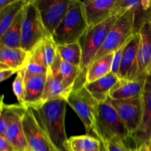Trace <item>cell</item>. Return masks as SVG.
I'll use <instances>...</instances> for the list:
<instances>
[{
    "instance_id": "cell-30",
    "label": "cell",
    "mask_w": 151,
    "mask_h": 151,
    "mask_svg": "<svg viewBox=\"0 0 151 151\" xmlns=\"http://www.w3.org/2000/svg\"><path fill=\"white\" fill-rule=\"evenodd\" d=\"M104 142L107 147L108 151H132L133 150V147L127 145L126 142L124 140L111 139Z\"/></svg>"
},
{
    "instance_id": "cell-17",
    "label": "cell",
    "mask_w": 151,
    "mask_h": 151,
    "mask_svg": "<svg viewBox=\"0 0 151 151\" xmlns=\"http://www.w3.org/2000/svg\"><path fill=\"white\" fill-rule=\"evenodd\" d=\"M47 78V75H29L25 72V107L35 109L42 104Z\"/></svg>"
},
{
    "instance_id": "cell-28",
    "label": "cell",
    "mask_w": 151,
    "mask_h": 151,
    "mask_svg": "<svg viewBox=\"0 0 151 151\" xmlns=\"http://www.w3.org/2000/svg\"><path fill=\"white\" fill-rule=\"evenodd\" d=\"M13 90L19 102V104L24 106L25 91H26L24 68L17 72V75L13 83Z\"/></svg>"
},
{
    "instance_id": "cell-36",
    "label": "cell",
    "mask_w": 151,
    "mask_h": 151,
    "mask_svg": "<svg viewBox=\"0 0 151 151\" xmlns=\"http://www.w3.org/2000/svg\"><path fill=\"white\" fill-rule=\"evenodd\" d=\"M99 151H108L107 147H106V143H105V142L103 141V140H100Z\"/></svg>"
},
{
    "instance_id": "cell-43",
    "label": "cell",
    "mask_w": 151,
    "mask_h": 151,
    "mask_svg": "<svg viewBox=\"0 0 151 151\" xmlns=\"http://www.w3.org/2000/svg\"><path fill=\"white\" fill-rule=\"evenodd\" d=\"M150 1H151V0H150Z\"/></svg>"
},
{
    "instance_id": "cell-5",
    "label": "cell",
    "mask_w": 151,
    "mask_h": 151,
    "mask_svg": "<svg viewBox=\"0 0 151 151\" xmlns=\"http://www.w3.org/2000/svg\"><path fill=\"white\" fill-rule=\"evenodd\" d=\"M120 16L114 15L95 26L89 27L81 38L79 41L82 50L81 68L85 75L87 69L103 47L109 32Z\"/></svg>"
},
{
    "instance_id": "cell-41",
    "label": "cell",
    "mask_w": 151,
    "mask_h": 151,
    "mask_svg": "<svg viewBox=\"0 0 151 151\" xmlns=\"http://www.w3.org/2000/svg\"><path fill=\"white\" fill-rule=\"evenodd\" d=\"M150 22H151V19H150Z\"/></svg>"
},
{
    "instance_id": "cell-14",
    "label": "cell",
    "mask_w": 151,
    "mask_h": 151,
    "mask_svg": "<svg viewBox=\"0 0 151 151\" xmlns=\"http://www.w3.org/2000/svg\"><path fill=\"white\" fill-rule=\"evenodd\" d=\"M82 1L88 27L95 26L114 16L113 10L116 0H86Z\"/></svg>"
},
{
    "instance_id": "cell-23",
    "label": "cell",
    "mask_w": 151,
    "mask_h": 151,
    "mask_svg": "<svg viewBox=\"0 0 151 151\" xmlns=\"http://www.w3.org/2000/svg\"><path fill=\"white\" fill-rule=\"evenodd\" d=\"M114 53L107 55L94 60L87 69L86 72L85 83L94 82L100 78H103L111 72Z\"/></svg>"
},
{
    "instance_id": "cell-9",
    "label": "cell",
    "mask_w": 151,
    "mask_h": 151,
    "mask_svg": "<svg viewBox=\"0 0 151 151\" xmlns=\"http://www.w3.org/2000/svg\"><path fill=\"white\" fill-rule=\"evenodd\" d=\"M22 125L28 147L31 151H59L37 120L30 108H27L24 115Z\"/></svg>"
},
{
    "instance_id": "cell-26",
    "label": "cell",
    "mask_w": 151,
    "mask_h": 151,
    "mask_svg": "<svg viewBox=\"0 0 151 151\" xmlns=\"http://www.w3.org/2000/svg\"><path fill=\"white\" fill-rule=\"evenodd\" d=\"M58 53L62 60L81 67L82 62V50L79 42L57 46Z\"/></svg>"
},
{
    "instance_id": "cell-29",
    "label": "cell",
    "mask_w": 151,
    "mask_h": 151,
    "mask_svg": "<svg viewBox=\"0 0 151 151\" xmlns=\"http://www.w3.org/2000/svg\"><path fill=\"white\" fill-rule=\"evenodd\" d=\"M25 72L29 75H47L49 70L41 63L32 57L30 54L29 60L24 67Z\"/></svg>"
},
{
    "instance_id": "cell-12",
    "label": "cell",
    "mask_w": 151,
    "mask_h": 151,
    "mask_svg": "<svg viewBox=\"0 0 151 151\" xmlns=\"http://www.w3.org/2000/svg\"><path fill=\"white\" fill-rule=\"evenodd\" d=\"M140 37L138 32L131 38L122 55L118 78L122 80L139 79L138 50Z\"/></svg>"
},
{
    "instance_id": "cell-11",
    "label": "cell",
    "mask_w": 151,
    "mask_h": 151,
    "mask_svg": "<svg viewBox=\"0 0 151 151\" xmlns=\"http://www.w3.org/2000/svg\"><path fill=\"white\" fill-rule=\"evenodd\" d=\"M110 101L132 137L138 131L142 122L144 114L142 96L129 100H113L110 99Z\"/></svg>"
},
{
    "instance_id": "cell-10",
    "label": "cell",
    "mask_w": 151,
    "mask_h": 151,
    "mask_svg": "<svg viewBox=\"0 0 151 151\" xmlns=\"http://www.w3.org/2000/svg\"><path fill=\"white\" fill-rule=\"evenodd\" d=\"M73 0H35L46 30L50 36L67 13Z\"/></svg>"
},
{
    "instance_id": "cell-6",
    "label": "cell",
    "mask_w": 151,
    "mask_h": 151,
    "mask_svg": "<svg viewBox=\"0 0 151 151\" xmlns=\"http://www.w3.org/2000/svg\"><path fill=\"white\" fill-rule=\"evenodd\" d=\"M137 32L135 11L128 10L119 18L111 28L103 47L95 56L94 60H98L107 55L114 53V52L122 46L129 42Z\"/></svg>"
},
{
    "instance_id": "cell-39",
    "label": "cell",
    "mask_w": 151,
    "mask_h": 151,
    "mask_svg": "<svg viewBox=\"0 0 151 151\" xmlns=\"http://www.w3.org/2000/svg\"><path fill=\"white\" fill-rule=\"evenodd\" d=\"M147 151H149V150H148V148H147Z\"/></svg>"
},
{
    "instance_id": "cell-8",
    "label": "cell",
    "mask_w": 151,
    "mask_h": 151,
    "mask_svg": "<svg viewBox=\"0 0 151 151\" xmlns=\"http://www.w3.org/2000/svg\"><path fill=\"white\" fill-rule=\"evenodd\" d=\"M97 127L103 141L119 139L126 141L131 135L118 114L117 111L108 99L106 102L99 104Z\"/></svg>"
},
{
    "instance_id": "cell-40",
    "label": "cell",
    "mask_w": 151,
    "mask_h": 151,
    "mask_svg": "<svg viewBox=\"0 0 151 151\" xmlns=\"http://www.w3.org/2000/svg\"><path fill=\"white\" fill-rule=\"evenodd\" d=\"M96 151H99V150H96Z\"/></svg>"
},
{
    "instance_id": "cell-4",
    "label": "cell",
    "mask_w": 151,
    "mask_h": 151,
    "mask_svg": "<svg viewBox=\"0 0 151 151\" xmlns=\"http://www.w3.org/2000/svg\"><path fill=\"white\" fill-rule=\"evenodd\" d=\"M67 104L78 114L86 129V134L100 141L101 135L97 127L100 103L88 93L83 85L74 88L66 99Z\"/></svg>"
},
{
    "instance_id": "cell-24",
    "label": "cell",
    "mask_w": 151,
    "mask_h": 151,
    "mask_svg": "<svg viewBox=\"0 0 151 151\" xmlns=\"http://www.w3.org/2000/svg\"><path fill=\"white\" fill-rule=\"evenodd\" d=\"M27 2V0H16L14 3L0 10V36L4 35Z\"/></svg>"
},
{
    "instance_id": "cell-34",
    "label": "cell",
    "mask_w": 151,
    "mask_h": 151,
    "mask_svg": "<svg viewBox=\"0 0 151 151\" xmlns=\"http://www.w3.org/2000/svg\"><path fill=\"white\" fill-rule=\"evenodd\" d=\"M16 0H0V10L15 2Z\"/></svg>"
},
{
    "instance_id": "cell-35",
    "label": "cell",
    "mask_w": 151,
    "mask_h": 151,
    "mask_svg": "<svg viewBox=\"0 0 151 151\" xmlns=\"http://www.w3.org/2000/svg\"><path fill=\"white\" fill-rule=\"evenodd\" d=\"M132 151H147V143H143V144L136 145L133 147Z\"/></svg>"
},
{
    "instance_id": "cell-38",
    "label": "cell",
    "mask_w": 151,
    "mask_h": 151,
    "mask_svg": "<svg viewBox=\"0 0 151 151\" xmlns=\"http://www.w3.org/2000/svg\"><path fill=\"white\" fill-rule=\"evenodd\" d=\"M147 76H151V66H150V69H149L148 72H147Z\"/></svg>"
},
{
    "instance_id": "cell-42",
    "label": "cell",
    "mask_w": 151,
    "mask_h": 151,
    "mask_svg": "<svg viewBox=\"0 0 151 151\" xmlns=\"http://www.w3.org/2000/svg\"><path fill=\"white\" fill-rule=\"evenodd\" d=\"M29 151H31V150H29Z\"/></svg>"
},
{
    "instance_id": "cell-32",
    "label": "cell",
    "mask_w": 151,
    "mask_h": 151,
    "mask_svg": "<svg viewBox=\"0 0 151 151\" xmlns=\"http://www.w3.org/2000/svg\"><path fill=\"white\" fill-rule=\"evenodd\" d=\"M0 151H19L7 139L0 135Z\"/></svg>"
},
{
    "instance_id": "cell-18",
    "label": "cell",
    "mask_w": 151,
    "mask_h": 151,
    "mask_svg": "<svg viewBox=\"0 0 151 151\" xmlns=\"http://www.w3.org/2000/svg\"><path fill=\"white\" fill-rule=\"evenodd\" d=\"M146 78H139L133 81L119 79L111 91L109 98L113 100H119L141 97L144 91Z\"/></svg>"
},
{
    "instance_id": "cell-33",
    "label": "cell",
    "mask_w": 151,
    "mask_h": 151,
    "mask_svg": "<svg viewBox=\"0 0 151 151\" xmlns=\"http://www.w3.org/2000/svg\"><path fill=\"white\" fill-rule=\"evenodd\" d=\"M17 71L14 70L12 69H1L0 70V81L3 82L5 80L10 78L13 74L17 73Z\"/></svg>"
},
{
    "instance_id": "cell-3",
    "label": "cell",
    "mask_w": 151,
    "mask_h": 151,
    "mask_svg": "<svg viewBox=\"0 0 151 151\" xmlns=\"http://www.w3.org/2000/svg\"><path fill=\"white\" fill-rule=\"evenodd\" d=\"M88 28L83 1L73 0L66 14L51 37L57 46L74 44L79 42Z\"/></svg>"
},
{
    "instance_id": "cell-21",
    "label": "cell",
    "mask_w": 151,
    "mask_h": 151,
    "mask_svg": "<svg viewBox=\"0 0 151 151\" xmlns=\"http://www.w3.org/2000/svg\"><path fill=\"white\" fill-rule=\"evenodd\" d=\"M30 54L32 58L44 65L50 72L57 59V45L55 44L52 37H47L35 47Z\"/></svg>"
},
{
    "instance_id": "cell-7",
    "label": "cell",
    "mask_w": 151,
    "mask_h": 151,
    "mask_svg": "<svg viewBox=\"0 0 151 151\" xmlns=\"http://www.w3.org/2000/svg\"><path fill=\"white\" fill-rule=\"evenodd\" d=\"M47 37H51L41 21L35 0H29L24 7L22 29V48L31 53Z\"/></svg>"
},
{
    "instance_id": "cell-22",
    "label": "cell",
    "mask_w": 151,
    "mask_h": 151,
    "mask_svg": "<svg viewBox=\"0 0 151 151\" xmlns=\"http://www.w3.org/2000/svg\"><path fill=\"white\" fill-rule=\"evenodd\" d=\"M24 7L19 13L7 30L0 36V47L22 48V29Z\"/></svg>"
},
{
    "instance_id": "cell-20",
    "label": "cell",
    "mask_w": 151,
    "mask_h": 151,
    "mask_svg": "<svg viewBox=\"0 0 151 151\" xmlns=\"http://www.w3.org/2000/svg\"><path fill=\"white\" fill-rule=\"evenodd\" d=\"M119 81V78L118 76L110 72L105 77L94 82L89 83H84L83 86L99 103H102L109 98L111 91Z\"/></svg>"
},
{
    "instance_id": "cell-16",
    "label": "cell",
    "mask_w": 151,
    "mask_h": 151,
    "mask_svg": "<svg viewBox=\"0 0 151 151\" xmlns=\"http://www.w3.org/2000/svg\"><path fill=\"white\" fill-rule=\"evenodd\" d=\"M144 114L138 131L131 137L136 145L147 143L151 139V76H147L142 93Z\"/></svg>"
},
{
    "instance_id": "cell-19",
    "label": "cell",
    "mask_w": 151,
    "mask_h": 151,
    "mask_svg": "<svg viewBox=\"0 0 151 151\" xmlns=\"http://www.w3.org/2000/svg\"><path fill=\"white\" fill-rule=\"evenodd\" d=\"M30 57V53L22 48L0 47V70L12 69L22 70L26 66Z\"/></svg>"
},
{
    "instance_id": "cell-27",
    "label": "cell",
    "mask_w": 151,
    "mask_h": 151,
    "mask_svg": "<svg viewBox=\"0 0 151 151\" xmlns=\"http://www.w3.org/2000/svg\"><path fill=\"white\" fill-rule=\"evenodd\" d=\"M58 73L61 76L65 83L70 88H75L77 80L82 75L83 72L80 66H75L71 63L65 62L60 58L58 67Z\"/></svg>"
},
{
    "instance_id": "cell-15",
    "label": "cell",
    "mask_w": 151,
    "mask_h": 151,
    "mask_svg": "<svg viewBox=\"0 0 151 151\" xmlns=\"http://www.w3.org/2000/svg\"><path fill=\"white\" fill-rule=\"evenodd\" d=\"M139 45L138 50V78H146L151 66V22H145L138 31Z\"/></svg>"
},
{
    "instance_id": "cell-31",
    "label": "cell",
    "mask_w": 151,
    "mask_h": 151,
    "mask_svg": "<svg viewBox=\"0 0 151 151\" xmlns=\"http://www.w3.org/2000/svg\"><path fill=\"white\" fill-rule=\"evenodd\" d=\"M127 44H128V43H127L126 44H125L124 46H122L121 48H119V50H116V52H114V57L113 64H112L111 72L114 74V75H116V76H118V74H119L121 61H122V55H123L124 50H125V47H126Z\"/></svg>"
},
{
    "instance_id": "cell-1",
    "label": "cell",
    "mask_w": 151,
    "mask_h": 151,
    "mask_svg": "<svg viewBox=\"0 0 151 151\" xmlns=\"http://www.w3.org/2000/svg\"><path fill=\"white\" fill-rule=\"evenodd\" d=\"M66 103L65 99H55L32 109L37 120L59 151H69V138L65 129Z\"/></svg>"
},
{
    "instance_id": "cell-25",
    "label": "cell",
    "mask_w": 151,
    "mask_h": 151,
    "mask_svg": "<svg viewBox=\"0 0 151 151\" xmlns=\"http://www.w3.org/2000/svg\"><path fill=\"white\" fill-rule=\"evenodd\" d=\"M100 141L88 135L75 136L68 139L69 151H96L100 148Z\"/></svg>"
},
{
    "instance_id": "cell-13",
    "label": "cell",
    "mask_w": 151,
    "mask_h": 151,
    "mask_svg": "<svg viewBox=\"0 0 151 151\" xmlns=\"http://www.w3.org/2000/svg\"><path fill=\"white\" fill-rule=\"evenodd\" d=\"M60 57L57 56L55 62L47 74L44 93L43 95L42 104L55 99H65L66 100L73 88L68 86L58 73Z\"/></svg>"
},
{
    "instance_id": "cell-37",
    "label": "cell",
    "mask_w": 151,
    "mask_h": 151,
    "mask_svg": "<svg viewBox=\"0 0 151 151\" xmlns=\"http://www.w3.org/2000/svg\"><path fill=\"white\" fill-rule=\"evenodd\" d=\"M147 148H148V150L151 151V139H150V141H148L147 142Z\"/></svg>"
},
{
    "instance_id": "cell-2",
    "label": "cell",
    "mask_w": 151,
    "mask_h": 151,
    "mask_svg": "<svg viewBox=\"0 0 151 151\" xmlns=\"http://www.w3.org/2000/svg\"><path fill=\"white\" fill-rule=\"evenodd\" d=\"M2 95L0 105V135L19 151H29L24 132L22 119L27 108L20 104H6Z\"/></svg>"
}]
</instances>
